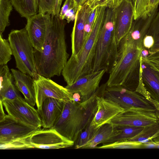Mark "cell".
Segmentation results:
<instances>
[{"label":"cell","mask_w":159,"mask_h":159,"mask_svg":"<svg viewBox=\"0 0 159 159\" xmlns=\"http://www.w3.org/2000/svg\"><path fill=\"white\" fill-rule=\"evenodd\" d=\"M46 29L43 49L41 52L34 49L38 74L50 78L59 76L69 57L67 52L65 20L59 16L47 13Z\"/></svg>","instance_id":"6da1fadb"},{"label":"cell","mask_w":159,"mask_h":159,"mask_svg":"<svg viewBox=\"0 0 159 159\" xmlns=\"http://www.w3.org/2000/svg\"><path fill=\"white\" fill-rule=\"evenodd\" d=\"M107 7L98 5L92 31L79 52L71 55L63 69L61 74L67 85L92 71L93 63L99 35L103 25Z\"/></svg>","instance_id":"7a4b0ae2"},{"label":"cell","mask_w":159,"mask_h":159,"mask_svg":"<svg viewBox=\"0 0 159 159\" xmlns=\"http://www.w3.org/2000/svg\"><path fill=\"white\" fill-rule=\"evenodd\" d=\"M142 49L132 44L119 46V58L109 73L107 86H122L135 90L139 82Z\"/></svg>","instance_id":"3957f363"},{"label":"cell","mask_w":159,"mask_h":159,"mask_svg":"<svg viewBox=\"0 0 159 159\" xmlns=\"http://www.w3.org/2000/svg\"><path fill=\"white\" fill-rule=\"evenodd\" d=\"M119 58L113 9L107 7L103 23L97 42L92 71L105 69L109 74Z\"/></svg>","instance_id":"277c9868"},{"label":"cell","mask_w":159,"mask_h":159,"mask_svg":"<svg viewBox=\"0 0 159 159\" xmlns=\"http://www.w3.org/2000/svg\"><path fill=\"white\" fill-rule=\"evenodd\" d=\"M10 43L16 61V67L20 71L33 79L37 72L34 48L25 28L20 30H12L8 34Z\"/></svg>","instance_id":"5b68a950"},{"label":"cell","mask_w":159,"mask_h":159,"mask_svg":"<svg viewBox=\"0 0 159 159\" xmlns=\"http://www.w3.org/2000/svg\"><path fill=\"white\" fill-rule=\"evenodd\" d=\"M102 96L124 109L133 108L157 112L154 105L143 96L135 91L122 86L108 87L107 85Z\"/></svg>","instance_id":"8992f818"},{"label":"cell","mask_w":159,"mask_h":159,"mask_svg":"<svg viewBox=\"0 0 159 159\" xmlns=\"http://www.w3.org/2000/svg\"><path fill=\"white\" fill-rule=\"evenodd\" d=\"M2 101L7 114L27 125L40 129L41 121L37 110L22 97L12 100Z\"/></svg>","instance_id":"52a82bcc"},{"label":"cell","mask_w":159,"mask_h":159,"mask_svg":"<svg viewBox=\"0 0 159 159\" xmlns=\"http://www.w3.org/2000/svg\"><path fill=\"white\" fill-rule=\"evenodd\" d=\"M34 80L36 105L39 108L46 98H52L66 102L73 100L72 94L49 78L38 74Z\"/></svg>","instance_id":"ba28073f"},{"label":"cell","mask_w":159,"mask_h":159,"mask_svg":"<svg viewBox=\"0 0 159 159\" xmlns=\"http://www.w3.org/2000/svg\"><path fill=\"white\" fill-rule=\"evenodd\" d=\"M29 140L30 148L59 149L71 147L75 144L52 128L36 130L30 135Z\"/></svg>","instance_id":"9c48e42d"},{"label":"cell","mask_w":159,"mask_h":159,"mask_svg":"<svg viewBox=\"0 0 159 159\" xmlns=\"http://www.w3.org/2000/svg\"><path fill=\"white\" fill-rule=\"evenodd\" d=\"M158 122L157 112L131 108L124 109L109 123L114 126L144 127Z\"/></svg>","instance_id":"30bf717a"},{"label":"cell","mask_w":159,"mask_h":159,"mask_svg":"<svg viewBox=\"0 0 159 159\" xmlns=\"http://www.w3.org/2000/svg\"><path fill=\"white\" fill-rule=\"evenodd\" d=\"M106 70L103 69L93 71L79 78L74 83L65 87L72 94L79 96L81 102L89 99L99 88L101 81Z\"/></svg>","instance_id":"8fae6325"},{"label":"cell","mask_w":159,"mask_h":159,"mask_svg":"<svg viewBox=\"0 0 159 159\" xmlns=\"http://www.w3.org/2000/svg\"><path fill=\"white\" fill-rule=\"evenodd\" d=\"M115 33L119 46L129 31L134 20V7L131 0H123L113 9Z\"/></svg>","instance_id":"7c38bea8"},{"label":"cell","mask_w":159,"mask_h":159,"mask_svg":"<svg viewBox=\"0 0 159 159\" xmlns=\"http://www.w3.org/2000/svg\"><path fill=\"white\" fill-rule=\"evenodd\" d=\"M39 129L27 125L6 115L0 120V144L26 136Z\"/></svg>","instance_id":"4fadbf2b"},{"label":"cell","mask_w":159,"mask_h":159,"mask_svg":"<svg viewBox=\"0 0 159 159\" xmlns=\"http://www.w3.org/2000/svg\"><path fill=\"white\" fill-rule=\"evenodd\" d=\"M139 79L159 110V71L141 56Z\"/></svg>","instance_id":"5bb4252c"},{"label":"cell","mask_w":159,"mask_h":159,"mask_svg":"<svg viewBox=\"0 0 159 159\" xmlns=\"http://www.w3.org/2000/svg\"><path fill=\"white\" fill-rule=\"evenodd\" d=\"M157 11V8L148 16L134 20L129 31L119 45L132 44L142 49L143 39Z\"/></svg>","instance_id":"9a60e30c"},{"label":"cell","mask_w":159,"mask_h":159,"mask_svg":"<svg viewBox=\"0 0 159 159\" xmlns=\"http://www.w3.org/2000/svg\"><path fill=\"white\" fill-rule=\"evenodd\" d=\"M25 28L34 49L41 52L43 49L46 29V14L38 13L27 19Z\"/></svg>","instance_id":"2e32d148"},{"label":"cell","mask_w":159,"mask_h":159,"mask_svg":"<svg viewBox=\"0 0 159 159\" xmlns=\"http://www.w3.org/2000/svg\"><path fill=\"white\" fill-rule=\"evenodd\" d=\"M93 9L86 3L78 8L71 34L72 55L76 54L84 43L86 22Z\"/></svg>","instance_id":"e0dca14e"},{"label":"cell","mask_w":159,"mask_h":159,"mask_svg":"<svg viewBox=\"0 0 159 159\" xmlns=\"http://www.w3.org/2000/svg\"><path fill=\"white\" fill-rule=\"evenodd\" d=\"M103 92L96 97L97 109L90 123L96 128L109 123L124 110L116 103L104 98L102 96Z\"/></svg>","instance_id":"ac0fdd59"},{"label":"cell","mask_w":159,"mask_h":159,"mask_svg":"<svg viewBox=\"0 0 159 159\" xmlns=\"http://www.w3.org/2000/svg\"><path fill=\"white\" fill-rule=\"evenodd\" d=\"M65 102L62 100L52 98H47L43 101L37 108L42 126L45 129L53 126L62 112Z\"/></svg>","instance_id":"d6986e66"},{"label":"cell","mask_w":159,"mask_h":159,"mask_svg":"<svg viewBox=\"0 0 159 159\" xmlns=\"http://www.w3.org/2000/svg\"><path fill=\"white\" fill-rule=\"evenodd\" d=\"M11 71L16 88L23 95L25 101L34 107L36 104V100L34 79L19 70L11 69Z\"/></svg>","instance_id":"ffe728a7"},{"label":"cell","mask_w":159,"mask_h":159,"mask_svg":"<svg viewBox=\"0 0 159 159\" xmlns=\"http://www.w3.org/2000/svg\"><path fill=\"white\" fill-rule=\"evenodd\" d=\"M13 78L7 64L0 66V100H12L21 97L13 83Z\"/></svg>","instance_id":"44dd1931"},{"label":"cell","mask_w":159,"mask_h":159,"mask_svg":"<svg viewBox=\"0 0 159 159\" xmlns=\"http://www.w3.org/2000/svg\"><path fill=\"white\" fill-rule=\"evenodd\" d=\"M144 127L126 125L114 126L113 134L103 144L129 140L138 134Z\"/></svg>","instance_id":"7402d4cb"},{"label":"cell","mask_w":159,"mask_h":159,"mask_svg":"<svg viewBox=\"0 0 159 159\" xmlns=\"http://www.w3.org/2000/svg\"><path fill=\"white\" fill-rule=\"evenodd\" d=\"M21 17L26 19L38 13L39 0H11Z\"/></svg>","instance_id":"603a6c76"},{"label":"cell","mask_w":159,"mask_h":159,"mask_svg":"<svg viewBox=\"0 0 159 159\" xmlns=\"http://www.w3.org/2000/svg\"><path fill=\"white\" fill-rule=\"evenodd\" d=\"M114 126L111 123L105 124L97 130L93 139L82 149H92L97 148V145L104 142L111 137L114 133Z\"/></svg>","instance_id":"cb8c5ba5"},{"label":"cell","mask_w":159,"mask_h":159,"mask_svg":"<svg viewBox=\"0 0 159 159\" xmlns=\"http://www.w3.org/2000/svg\"><path fill=\"white\" fill-rule=\"evenodd\" d=\"M159 135V122L144 127L138 134L128 140L143 143L149 142Z\"/></svg>","instance_id":"d4e9b609"},{"label":"cell","mask_w":159,"mask_h":159,"mask_svg":"<svg viewBox=\"0 0 159 159\" xmlns=\"http://www.w3.org/2000/svg\"><path fill=\"white\" fill-rule=\"evenodd\" d=\"M11 0H0V34L10 25L9 16L13 9Z\"/></svg>","instance_id":"484cf974"},{"label":"cell","mask_w":159,"mask_h":159,"mask_svg":"<svg viewBox=\"0 0 159 159\" xmlns=\"http://www.w3.org/2000/svg\"><path fill=\"white\" fill-rule=\"evenodd\" d=\"M90 123L79 134L75 143V149H82L94 137L99 128H95Z\"/></svg>","instance_id":"4316f807"},{"label":"cell","mask_w":159,"mask_h":159,"mask_svg":"<svg viewBox=\"0 0 159 159\" xmlns=\"http://www.w3.org/2000/svg\"><path fill=\"white\" fill-rule=\"evenodd\" d=\"M147 35L152 36L154 41L153 45L148 50L149 54L159 51V11L153 18Z\"/></svg>","instance_id":"83f0119b"},{"label":"cell","mask_w":159,"mask_h":159,"mask_svg":"<svg viewBox=\"0 0 159 159\" xmlns=\"http://www.w3.org/2000/svg\"><path fill=\"white\" fill-rule=\"evenodd\" d=\"M143 143L128 140L104 143L97 148L101 149H136L142 148Z\"/></svg>","instance_id":"f1b7e54d"},{"label":"cell","mask_w":159,"mask_h":159,"mask_svg":"<svg viewBox=\"0 0 159 159\" xmlns=\"http://www.w3.org/2000/svg\"><path fill=\"white\" fill-rule=\"evenodd\" d=\"M12 52L8 41L0 34V66L6 65L11 59Z\"/></svg>","instance_id":"f546056e"},{"label":"cell","mask_w":159,"mask_h":159,"mask_svg":"<svg viewBox=\"0 0 159 159\" xmlns=\"http://www.w3.org/2000/svg\"><path fill=\"white\" fill-rule=\"evenodd\" d=\"M30 134L8 143L0 144V149H23L30 148L29 138Z\"/></svg>","instance_id":"4dcf8cb0"},{"label":"cell","mask_w":159,"mask_h":159,"mask_svg":"<svg viewBox=\"0 0 159 159\" xmlns=\"http://www.w3.org/2000/svg\"><path fill=\"white\" fill-rule=\"evenodd\" d=\"M149 0H136L134 7V20L146 16L150 13L148 11Z\"/></svg>","instance_id":"1f68e13d"},{"label":"cell","mask_w":159,"mask_h":159,"mask_svg":"<svg viewBox=\"0 0 159 159\" xmlns=\"http://www.w3.org/2000/svg\"><path fill=\"white\" fill-rule=\"evenodd\" d=\"M56 0H39L38 13L55 15Z\"/></svg>","instance_id":"d6a6232c"},{"label":"cell","mask_w":159,"mask_h":159,"mask_svg":"<svg viewBox=\"0 0 159 159\" xmlns=\"http://www.w3.org/2000/svg\"><path fill=\"white\" fill-rule=\"evenodd\" d=\"M98 5L93 9L87 19L84 29L85 42L89 37L92 30Z\"/></svg>","instance_id":"836d02e7"},{"label":"cell","mask_w":159,"mask_h":159,"mask_svg":"<svg viewBox=\"0 0 159 159\" xmlns=\"http://www.w3.org/2000/svg\"><path fill=\"white\" fill-rule=\"evenodd\" d=\"M74 6L75 5L73 0H65L63 5L60 10L59 16V18L62 20H65L66 12L70 7Z\"/></svg>","instance_id":"e575fe53"},{"label":"cell","mask_w":159,"mask_h":159,"mask_svg":"<svg viewBox=\"0 0 159 159\" xmlns=\"http://www.w3.org/2000/svg\"><path fill=\"white\" fill-rule=\"evenodd\" d=\"M123 0H101L99 4L114 9L119 6Z\"/></svg>","instance_id":"d590c367"},{"label":"cell","mask_w":159,"mask_h":159,"mask_svg":"<svg viewBox=\"0 0 159 159\" xmlns=\"http://www.w3.org/2000/svg\"><path fill=\"white\" fill-rule=\"evenodd\" d=\"M78 9L74 6L70 7L66 11L65 15V19L66 20L67 23H69L71 21L75 20Z\"/></svg>","instance_id":"8d00e7d4"},{"label":"cell","mask_w":159,"mask_h":159,"mask_svg":"<svg viewBox=\"0 0 159 159\" xmlns=\"http://www.w3.org/2000/svg\"><path fill=\"white\" fill-rule=\"evenodd\" d=\"M154 39L152 36L146 35L144 37L143 42V48L149 50L153 45Z\"/></svg>","instance_id":"74e56055"},{"label":"cell","mask_w":159,"mask_h":159,"mask_svg":"<svg viewBox=\"0 0 159 159\" xmlns=\"http://www.w3.org/2000/svg\"><path fill=\"white\" fill-rule=\"evenodd\" d=\"M159 4V0H149L148 11L150 13L155 9L158 8Z\"/></svg>","instance_id":"f35d334b"},{"label":"cell","mask_w":159,"mask_h":159,"mask_svg":"<svg viewBox=\"0 0 159 159\" xmlns=\"http://www.w3.org/2000/svg\"><path fill=\"white\" fill-rule=\"evenodd\" d=\"M101 0H88L86 2L92 8H95L97 5L99 4Z\"/></svg>","instance_id":"ab89813d"},{"label":"cell","mask_w":159,"mask_h":159,"mask_svg":"<svg viewBox=\"0 0 159 159\" xmlns=\"http://www.w3.org/2000/svg\"><path fill=\"white\" fill-rule=\"evenodd\" d=\"M61 3V0H56L55 10V15L58 16H59Z\"/></svg>","instance_id":"60d3db41"},{"label":"cell","mask_w":159,"mask_h":159,"mask_svg":"<svg viewBox=\"0 0 159 159\" xmlns=\"http://www.w3.org/2000/svg\"><path fill=\"white\" fill-rule=\"evenodd\" d=\"M75 7L77 8L80 6H82L88 0H73Z\"/></svg>","instance_id":"b9f144b4"},{"label":"cell","mask_w":159,"mask_h":159,"mask_svg":"<svg viewBox=\"0 0 159 159\" xmlns=\"http://www.w3.org/2000/svg\"><path fill=\"white\" fill-rule=\"evenodd\" d=\"M156 148H159V135L150 141Z\"/></svg>","instance_id":"7bdbcfd3"},{"label":"cell","mask_w":159,"mask_h":159,"mask_svg":"<svg viewBox=\"0 0 159 159\" xmlns=\"http://www.w3.org/2000/svg\"><path fill=\"white\" fill-rule=\"evenodd\" d=\"M149 54L148 50L143 48L141 53V56L142 58H146Z\"/></svg>","instance_id":"ee69618b"},{"label":"cell","mask_w":159,"mask_h":159,"mask_svg":"<svg viewBox=\"0 0 159 159\" xmlns=\"http://www.w3.org/2000/svg\"><path fill=\"white\" fill-rule=\"evenodd\" d=\"M2 102L0 101V120L2 119L6 115L4 112Z\"/></svg>","instance_id":"f6af8a7d"},{"label":"cell","mask_w":159,"mask_h":159,"mask_svg":"<svg viewBox=\"0 0 159 159\" xmlns=\"http://www.w3.org/2000/svg\"><path fill=\"white\" fill-rule=\"evenodd\" d=\"M131 0L132 1V3H133V5L134 6V4H135V2H136V0Z\"/></svg>","instance_id":"bcb514c9"},{"label":"cell","mask_w":159,"mask_h":159,"mask_svg":"<svg viewBox=\"0 0 159 159\" xmlns=\"http://www.w3.org/2000/svg\"><path fill=\"white\" fill-rule=\"evenodd\" d=\"M157 116L158 118L159 119V113H157Z\"/></svg>","instance_id":"7dc6e473"},{"label":"cell","mask_w":159,"mask_h":159,"mask_svg":"<svg viewBox=\"0 0 159 159\" xmlns=\"http://www.w3.org/2000/svg\"><path fill=\"white\" fill-rule=\"evenodd\" d=\"M64 0H61V2H62V1Z\"/></svg>","instance_id":"c3c4849f"},{"label":"cell","mask_w":159,"mask_h":159,"mask_svg":"<svg viewBox=\"0 0 159 159\" xmlns=\"http://www.w3.org/2000/svg\"><path fill=\"white\" fill-rule=\"evenodd\" d=\"M157 113H159V111H157Z\"/></svg>","instance_id":"681fc988"}]
</instances>
